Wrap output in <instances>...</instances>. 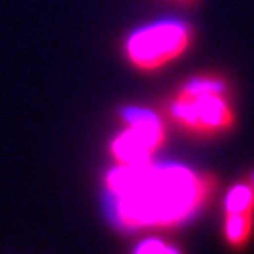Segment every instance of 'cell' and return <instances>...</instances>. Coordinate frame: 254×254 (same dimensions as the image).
<instances>
[{
  "label": "cell",
  "mask_w": 254,
  "mask_h": 254,
  "mask_svg": "<svg viewBox=\"0 0 254 254\" xmlns=\"http://www.w3.org/2000/svg\"><path fill=\"white\" fill-rule=\"evenodd\" d=\"M226 214L232 212H254V188L244 180L236 184L226 196Z\"/></svg>",
  "instance_id": "cell-6"
},
{
  "label": "cell",
  "mask_w": 254,
  "mask_h": 254,
  "mask_svg": "<svg viewBox=\"0 0 254 254\" xmlns=\"http://www.w3.org/2000/svg\"><path fill=\"white\" fill-rule=\"evenodd\" d=\"M116 196V214L124 226H172L200 208L214 188V178L190 168L120 164L106 178Z\"/></svg>",
  "instance_id": "cell-1"
},
{
  "label": "cell",
  "mask_w": 254,
  "mask_h": 254,
  "mask_svg": "<svg viewBox=\"0 0 254 254\" xmlns=\"http://www.w3.org/2000/svg\"><path fill=\"white\" fill-rule=\"evenodd\" d=\"M136 252H174V248L162 242H156V240H146L136 248Z\"/></svg>",
  "instance_id": "cell-7"
},
{
  "label": "cell",
  "mask_w": 254,
  "mask_h": 254,
  "mask_svg": "<svg viewBox=\"0 0 254 254\" xmlns=\"http://www.w3.org/2000/svg\"><path fill=\"white\" fill-rule=\"evenodd\" d=\"M190 42V30L182 22H160L130 36L126 52L138 68L152 70L178 58Z\"/></svg>",
  "instance_id": "cell-3"
},
{
  "label": "cell",
  "mask_w": 254,
  "mask_h": 254,
  "mask_svg": "<svg viewBox=\"0 0 254 254\" xmlns=\"http://www.w3.org/2000/svg\"><path fill=\"white\" fill-rule=\"evenodd\" d=\"M122 118L128 124L120 136L114 138L110 150L120 164H146L162 146L166 132L160 118L146 108H124Z\"/></svg>",
  "instance_id": "cell-2"
},
{
  "label": "cell",
  "mask_w": 254,
  "mask_h": 254,
  "mask_svg": "<svg viewBox=\"0 0 254 254\" xmlns=\"http://www.w3.org/2000/svg\"><path fill=\"white\" fill-rule=\"evenodd\" d=\"M182 2H192V0H182Z\"/></svg>",
  "instance_id": "cell-9"
},
{
  "label": "cell",
  "mask_w": 254,
  "mask_h": 254,
  "mask_svg": "<svg viewBox=\"0 0 254 254\" xmlns=\"http://www.w3.org/2000/svg\"><path fill=\"white\" fill-rule=\"evenodd\" d=\"M224 234L226 240L232 246H244L252 234V212H232L226 214V224H224Z\"/></svg>",
  "instance_id": "cell-5"
},
{
  "label": "cell",
  "mask_w": 254,
  "mask_h": 254,
  "mask_svg": "<svg viewBox=\"0 0 254 254\" xmlns=\"http://www.w3.org/2000/svg\"><path fill=\"white\" fill-rule=\"evenodd\" d=\"M246 182H248V184H250V186L254 188V172H252V174H250V176L246 178Z\"/></svg>",
  "instance_id": "cell-8"
},
{
  "label": "cell",
  "mask_w": 254,
  "mask_h": 254,
  "mask_svg": "<svg viewBox=\"0 0 254 254\" xmlns=\"http://www.w3.org/2000/svg\"><path fill=\"white\" fill-rule=\"evenodd\" d=\"M182 94V92H178ZM194 102L196 108V132L198 134H212L224 130L232 124L234 116L232 110L220 92H206V94H182Z\"/></svg>",
  "instance_id": "cell-4"
}]
</instances>
